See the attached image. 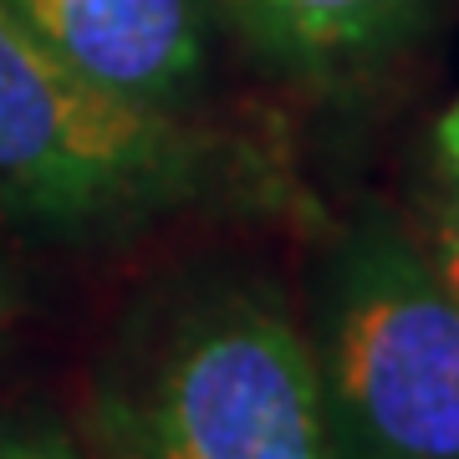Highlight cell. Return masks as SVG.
I'll return each instance as SVG.
<instances>
[{
	"instance_id": "obj_8",
	"label": "cell",
	"mask_w": 459,
	"mask_h": 459,
	"mask_svg": "<svg viewBox=\"0 0 459 459\" xmlns=\"http://www.w3.org/2000/svg\"><path fill=\"white\" fill-rule=\"evenodd\" d=\"M429 153H434V174H439V179H459V98L434 117V128H429Z\"/></svg>"
},
{
	"instance_id": "obj_3",
	"label": "cell",
	"mask_w": 459,
	"mask_h": 459,
	"mask_svg": "<svg viewBox=\"0 0 459 459\" xmlns=\"http://www.w3.org/2000/svg\"><path fill=\"white\" fill-rule=\"evenodd\" d=\"M312 352L337 459H459V296L388 204L337 230Z\"/></svg>"
},
{
	"instance_id": "obj_9",
	"label": "cell",
	"mask_w": 459,
	"mask_h": 459,
	"mask_svg": "<svg viewBox=\"0 0 459 459\" xmlns=\"http://www.w3.org/2000/svg\"><path fill=\"white\" fill-rule=\"evenodd\" d=\"M0 322H5V271H0Z\"/></svg>"
},
{
	"instance_id": "obj_2",
	"label": "cell",
	"mask_w": 459,
	"mask_h": 459,
	"mask_svg": "<svg viewBox=\"0 0 459 459\" xmlns=\"http://www.w3.org/2000/svg\"><path fill=\"white\" fill-rule=\"evenodd\" d=\"M98 459H337L312 337L271 281L189 271L128 316L92 388Z\"/></svg>"
},
{
	"instance_id": "obj_7",
	"label": "cell",
	"mask_w": 459,
	"mask_h": 459,
	"mask_svg": "<svg viewBox=\"0 0 459 459\" xmlns=\"http://www.w3.org/2000/svg\"><path fill=\"white\" fill-rule=\"evenodd\" d=\"M0 459H87L66 429L47 419H21V413H0Z\"/></svg>"
},
{
	"instance_id": "obj_5",
	"label": "cell",
	"mask_w": 459,
	"mask_h": 459,
	"mask_svg": "<svg viewBox=\"0 0 459 459\" xmlns=\"http://www.w3.org/2000/svg\"><path fill=\"white\" fill-rule=\"evenodd\" d=\"M250 56L296 82H347L419 41L439 0H210Z\"/></svg>"
},
{
	"instance_id": "obj_6",
	"label": "cell",
	"mask_w": 459,
	"mask_h": 459,
	"mask_svg": "<svg viewBox=\"0 0 459 459\" xmlns=\"http://www.w3.org/2000/svg\"><path fill=\"white\" fill-rule=\"evenodd\" d=\"M419 246H424L434 276L459 296V179H444V189L434 195Z\"/></svg>"
},
{
	"instance_id": "obj_1",
	"label": "cell",
	"mask_w": 459,
	"mask_h": 459,
	"mask_svg": "<svg viewBox=\"0 0 459 459\" xmlns=\"http://www.w3.org/2000/svg\"><path fill=\"white\" fill-rule=\"evenodd\" d=\"M276 153L184 113L82 82L0 0V214L51 240L108 246L184 214H301Z\"/></svg>"
},
{
	"instance_id": "obj_4",
	"label": "cell",
	"mask_w": 459,
	"mask_h": 459,
	"mask_svg": "<svg viewBox=\"0 0 459 459\" xmlns=\"http://www.w3.org/2000/svg\"><path fill=\"white\" fill-rule=\"evenodd\" d=\"M82 82L153 113H184L210 72V0H11Z\"/></svg>"
}]
</instances>
